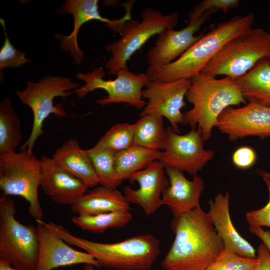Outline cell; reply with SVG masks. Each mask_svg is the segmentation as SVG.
I'll list each match as a JSON object with an SVG mask.
<instances>
[{"mask_svg":"<svg viewBox=\"0 0 270 270\" xmlns=\"http://www.w3.org/2000/svg\"><path fill=\"white\" fill-rule=\"evenodd\" d=\"M170 226L174 238L161 262L164 270H206L224 249L200 206L174 216Z\"/></svg>","mask_w":270,"mask_h":270,"instance_id":"6da1fadb","label":"cell"},{"mask_svg":"<svg viewBox=\"0 0 270 270\" xmlns=\"http://www.w3.org/2000/svg\"><path fill=\"white\" fill-rule=\"evenodd\" d=\"M46 226L70 245L90 254L99 268L115 270H150L160 251V242L153 234L137 235L114 243H100L71 234L52 222Z\"/></svg>","mask_w":270,"mask_h":270,"instance_id":"7a4b0ae2","label":"cell"},{"mask_svg":"<svg viewBox=\"0 0 270 270\" xmlns=\"http://www.w3.org/2000/svg\"><path fill=\"white\" fill-rule=\"evenodd\" d=\"M254 20V14L249 13L222 22L203 34L178 58L166 65L149 66L146 74L150 80H190L202 71L227 42L252 28Z\"/></svg>","mask_w":270,"mask_h":270,"instance_id":"3957f363","label":"cell"},{"mask_svg":"<svg viewBox=\"0 0 270 270\" xmlns=\"http://www.w3.org/2000/svg\"><path fill=\"white\" fill-rule=\"evenodd\" d=\"M190 80L186 98L192 107L184 113L185 125L191 129L198 126L206 141L221 114L232 106L246 104V100L235 80L230 77L216 78L200 73Z\"/></svg>","mask_w":270,"mask_h":270,"instance_id":"277c9868","label":"cell"},{"mask_svg":"<svg viewBox=\"0 0 270 270\" xmlns=\"http://www.w3.org/2000/svg\"><path fill=\"white\" fill-rule=\"evenodd\" d=\"M264 58L270 59V33L252 28L227 42L200 73L236 80Z\"/></svg>","mask_w":270,"mask_h":270,"instance_id":"5b68a950","label":"cell"},{"mask_svg":"<svg viewBox=\"0 0 270 270\" xmlns=\"http://www.w3.org/2000/svg\"><path fill=\"white\" fill-rule=\"evenodd\" d=\"M26 83V88L22 91H16V94L22 104L32 110L33 122L30 136L20 150L32 155L36 140L44 134L42 130L44 120L52 114L60 117L68 116L61 104L54 106V98L60 96L64 99L80 86L70 78L52 76H44L38 82L28 81Z\"/></svg>","mask_w":270,"mask_h":270,"instance_id":"8992f818","label":"cell"},{"mask_svg":"<svg viewBox=\"0 0 270 270\" xmlns=\"http://www.w3.org/2000/svg\"><path fill=\"white\" fill-rule=\"evenodd\" d=\"M140 17V21L132 18L126 20L121 38L106 46V50L111 54L105 65L110 74L116 75L120 70L127 68L128 61L150 38L166 29L174 28L178 20L176 12L164 15L150 7L144 8Z\"/></svg>","mask_w":270,"mask_h":270,"instance_id":"52a82bcc","label":"cell"},{"mask_svg":"<svg viewBox=\"0 0 270 270\" xmlns=\"http://www.w3.org/2000/svg\"><path fill=\"white\" fill-rule=\"evenodd\" d=\"M14 201L0 198V259L20 270H36L38 254L36 227L26 226L16 218Z\"/></svg>","mask_w":270,"mask_h":270,"instance_id":"ba28073f","label":"cell"},{"mask_svg":"<svg viewBox=\"0 0 270 270\" xmlns=\"http://www.w3.org/2000/svg\"><path fill=\"white\" fill-rule=\"evenodd\" d=\"M41 162L24 151L0 154V189L2 195L16 196L29 204V214L42 220L44 212L39 200Z\"/></svg>","mask_w":270,"mask_h":270,"instance_id":"9c48e42d","label":"cell"},{"mask_svg":"<svg viewBox=\"0 0 270 270\" xmlns=\"http://www.w3.org/2000/svg\"><path fill=\"white\" fill-rule=\"evenodd\" d=\"M114 80H106V73L102 67H95L92 72H78L76 78L84 82L74 90L79 98L84 97L90 92L97 89L106 90L108 95L106 98L96 100L102 106L114 103L124 102L128 106L142 110L146 102L143 100L142 92L150 81L146 74H136L127 68L120 70Z\"/></svg>","mask_w":270,"mask_h":270,"instance_id":"30bf717a","label":"cell"},{"mask_svg":"<svg viewBox=\"0 0 270 270\" xmlns=\"http://www.w3.org/2000/svg\"><path fill=\"white\" fill-rule=\"evenodd\" d=\"M166 132L165 148L160 160L165 168L186 172L194 176L214 156L213 150L204 148L202 133L198 128L180 134L168 126Z\"/></svg>","mask_w":270,"mask_h":270,"instance_id":"8fae6325","label":"cell"},{"mask_svg":"<svg viewBox=\"0 0 270 270\" xmlns=\"http://www.w3.org/2000/svg\"><path fill=\"white\" fill-rule=\"evenodd\" d=\"M191 84L190 79L162 82L150 80L143 89V98L148 99L140 116L157 114L170 122L172 128L180 133L178 125L185 124L182 109L186 106L184 98Z\"/></svg>","mask_w":270,"mask_h":270,"instance_id":"7c38bea8","label":"cell"},{"mask_svg":"<svg viewBox=\"0 0 270 270\" xmlns=\"http://www.w3.org/2000/svg\"><path fill=\"white\" fill-rule=\"evenodd\" d=\"M216 127L231 141L270 137V106L248 102L243 106L228 108L218 117Z\"/></svg>","mask_w":270,"mask_h":270,"instance_id":"4fadbf2b","label":"cell"},{"mask_svg":"<svg viewBox=\"0 0 270 270\" xmlns=\"http://www.w3.org/2000/svg\"><path fill=\"white\" fill-rule=\"evenodd\" d=\"M212 14L208 12L200 17L188 16L189 22L184 28L166 29L160 33L154 46L146 52L149 66L166 65L178 58L202 36V34H194Z\"/></svg>","mask_w":270,"mask_h":270,"instance_id":"5bb4252c","label":"cell"},{"mask_svg":"<svg viewBox=\"0 0 270 270\" xmlns=\"http://www.w3.org/2000/svg\"><path fill=\"white\" fill-rule=\"evenodd\" d=\"M38 236V254L36 270H52L63 266L84 264L99 268L90 254L71 248L48 228L42 220H36Z\"/></svg>","mask_w":270,"mask_h":270,"instance_id":"9a60e30c","label":"cell"},{"mask_svg":"<svg viewBox=\"0 0 270 270\" xmlns=\"http://www.w3.org/2000/svg\"><path fill=\"white\" fill-rule=\"evenodd\" d=\"M166 175L162 163L158 160L154 161L128 178L132 183L138 182L139 188L134 190L126 186L124 195L130 204L139 206L149 216L163 206L162 196L169 185Z\"/></svg>","mask_w":270,"mask_h":270,"instance_id":"2e32d148","label":"cell"},{"mask_svg":"<svg viewBox=\"0 0 270 270\" xmlns=\"http://www.w3.org/2000/svg\"><path fill=\"white\" fill-rule=\"evenodd\" d=\"M41 162L40 186L54 202L72 206L88 187L52 158L44 156Z\"/></svg>","mask_w":270,"mask_h":270,"instance_id":"e0dca14e","label":"cell"},{"mask_svg":"<svg viewBox=\"0 0 270 270\" xmlns=\"http://www.w3.org/2000/svg\"><path fill=\"white\" fill-rule=\"evenodd\" d=\"M169 185L162 193V205L166 206L173 216L188 212L200 206V198L204 190L202 178L198 175L188 180L183 172L165 168Z\"/></svg>","mask_w":270,"mask_h":270,"instance_id":"ac0fdd59","label":"cell"},{"mask_svg":"<svg viewBox=\"0 0 270 270\" xmlns=\"http://www.w3.org/2000/svg\"><path fill=\"white\" fill-rule=\"evenodd\" d=\"M230 195L218 193L214 200H209L208 214L217 234L224 242V248L240 256L256 258L254 246L238 232L232 221L230 214Z\"/></svg>","mask_w":270,"mask_h":270,"instance_id":"d6986e66","label":"cell"},{"mask_svg":"<svg viewBox=\"0 0 270 270\" xmlns=\"http://www.w3.org/2000/svg\"><path fill=\"white\" fill-rule=\"evenodd\" d=\"M98 0H66L56 12L60 14H70L74 18V28L70 34H57L55 37L60 40V47L70 55L78 65L82 64L84 56L78 42V32L82 26L92 20L105 22L107 25L112 20L102 17L98 10Z\"/></svg>","mask_w":270,"mask_h":270,"instance_id":"ffe728a7","label":"cell"},{"mask_svg":"<svg viewBox=\"0 0 270 270\" xmlns=\"http://www.w3.org/2000/svg\"><path fill=\"white\" fill-rule=\"evenodd\" d=\"M130 203L120 191L100 185L86 192L71 206L72 212L78 215L130 211Z\"/></svg>","mask_w":270,"mask_h":270,"instance_id":"44dd1931","label":"cell"},{"mask_svg":"<svg viewBox=\"0 0 270 270\" xmlns=\"http://www.w3.org/2000/svg\"><path fill=\"white\" fill-rule=\"evenodd\" d=\"M52 158L88 187L94 188L98 180L90 159L77 139L70 138L56 149Z\"/></svg>","mask_w":270,"mask_h":270,"instance_id":"7402d4cb","label":"cell"},{"mask_svg":"<svg viewBox=\"0 0 270 270\" xmlns=\"http://www.w3.org/2000/svg\"><path fill=\"white\" fill-rule=\"evenodd\" d=\"M235 82L246 101L270 106V62L268 58L260 60Z\"/></svg>","mask_w":270,"mask_h":270,"instance_id":"603a6c76","label":"cell"},{"mask_svg":"<svg viewBox=\"0 0 270 270\" xmlns=\"http://www.w3.org/2000/svg\"><path fill=\"white\" fill-rule=\"evenodd\" d=\"M162 154L160 150L136 145L116 152L115 166L120 178L122 180H128L134 174L144 169L152 162L160 160Z\"/></svg>","mask_w":270,"mask_h":270,"instance_id":"cb8c5ba5","label":"cell"},{"mask_svg":"<svg viewBox=\"0 0 270 270\" xmlns=\"http://www.w3.org/2000/svg\"><path fill=\"white\" fill-rule=\"evenodd\" d=\"M134 124V145L148 148L164 150L166 142L163 117L157 114L140 116Z\"/></svg>","mask_w":270,"mask_h":270,"instance_id":"d4e9b609","label":"cell"},{"mask_svg":"<svg viewBox=\"0 0 270 270\" xmlns=\"http://www.w3.org/2000/svg\"><path fill=\"white\" fill-rule=\"evenodd\" d=\"M12 103L10 97L0 102V154L16 152L22 140L20 118Z\"/></svg>","mask_w":270,"mask_h":270,"instance_id":"484cf974","label":"cell"},{"mask_svg":"<svg viewBox=\"0 0 270 270\" xmlns=\"http://www.w3.org/2000/svg\"><path fill=\"white\" fill-rule=\"evenodd\" d=\"M132 218L130 211L120 210L94 215H78L71 220L79 228L94 233L126 226Z\"/></svg>","mask_w":270,"mask_h":270,"instance_id":"4316f807","label":"cell"},{"mask_svg":"<svg viewBox=\"0 0 270 270\" xmlns=\"http://www.w3.org/2000/svg\"><path fill=\"white\" fill-rule=\"evenodd\" d=\"M100 186L116 189L122 183L116 168L115 154L107 149L86 150Z\"/></svg>","mask_w":270,"mask_h":270,"instance_id":"83f0119b","label":"cell"},{"mask_svg":"<svg viewBox=\"0 0 270 270\" xmlns=\"http://www.w3.org/2000/svg\"><path fill=\"white\" fill-rule=\"evenodd\" d=\"M134 145V124L118 123L112 126L92 148L107 149L115 152Z\"/></svg>","mask_w":270,"mask_h":270,"instance_id":"f1b7e54d","label":"cell"},{"mask_svg":"<svg viewBox=\"0 0 270 270\" xmlns=\"http://www.w3.org/2000/svg\"><path fill=\"white\" fill-rule=\"evenodd\" d=\"M258 262L257 258L242 256L224 248L206 270H254Z\"/></svg>","mask_w":270,"mask_h":270,"instance_id":"f546056e","label":"cell"},{"mask_svg":"<svg viewBox=\"0 0 270 270\" xmlns=\"http://www.w3.org/2000/svg\"><path fill=\"white\" fill-rule=\"evenodd\" d=\"M0 23L4 33V42L0 50V80L4 78L2 71L4 68H20L24 66L30 60L26 58V53L16 49L9 40L6 30L5 21L0 18Z\"/></svg>","mask_w":270,"mask_h":270,"instance_id":"4dcf8cb0","label":"cell"},{"mask_svg":"<svg viewBox=\"0 0 270 270\" xmlns=\"http://www.w3.org/2000/svg\"><path fill=\"white\" fill-rule=\"evenodd\" d=\"M239 4L238 0H204L196 4L188 14L200 16L208 12L212 14L219 10L226 12L236 8Z\"/></svg>","mask_w":270,"mask_h":270,"instance_id":"1f68e13d","label":"cell"},{"mask_svg":"<svg viewBox=\"0 0 270 270\" xmlns=\"http://www.w3.org/2000/svg\"><path fill=\"white\" fill-rule=\"evenodd\" d=\"M262 179L268 190V201L264 206L248 212L246 214V218L250 226H267L270 228V181L266 178Z\"/></svg>","mask_w":270,"mask_h":270,"instance_id":"d6a6232c","label":"cell"},{"mask_svg":"<svg viewBox=\"0 0 270 270\" xmlns=\"http://www.w3.org/2000/svg\"><path fill=\"white\" fill-rule=\"evenodd\" d=\"M256 154L250 146H242L238 148L232 154V160L234 166L242 170L252 167L256 162Z\"/></svg>","mask_w":270,"mask_h":270,"instance_id":"836d02e7","label":"cell"},{"mask_svg":"<svg viewBox=\"0 0 270 270\" xmlns=\"http://www.w3.org/2000/svg\"><path fill=\"white\" fill-rule=\"evenodd\" d=\"M256 258L258 262L254 270H270V253L263 242L258 248Z\"/></svg>","mask_w":270,"mask_h":270,"instance_id":"e575fe53","label":"cell"},{"mask_svg":"<svg viewBox=\"0 0 270 270\" xmlns=\"http://www.w3.org/2000/svg\"><path fill=\"white\" fill-rule=\"evenodd\" d=\"M250 232L258 237L267 247L270 253V232L262 227L249 226Z\"/></svg>","mask_w":270,"mask_h":270,"instance_id":"d590c367","label":"cell"},{"mask_svg":"<svg viewBox=\"0 0 270 270\" xmlns=\"http://www.w3.org/2000/svg\"><path fill=\"white\" fill-rule=\"evenodd\" d=\"M0 270H20L14 267L8 261L0 259Z\"/></svg>","mask_w":270,"mask_h":270,"instance_id":"8d00e7d4","label":"cell"},{"mask_svg":"<svg viewBox=\"0 0 270 270\" xmlns=\"http://www.w3.org/2000/svg\"><path fill=\"white\" fill-rule=\"evenodd\" d=\"M258 174L262 177V178H266L270 181V172L261 170H258Z\"/></svg>","mask_w":270,"mask_h":270,"instance_id":"74e56055","label":"cell"},{"mask_svg":"<svg viewBox=\"0 0 270 270\" xmlns=\"http://www.w3.org/2000/svg\"><path fill=\"white\" fill-rule=\"evenodd\" d=\"M94 266L91 264H85L84 266V270H96L94 268Z\"/></svg>","mask_w":270,"mask_h":270,"instance_id":"f35d334b","label":"cell"},{"mask_svg":"<svg viewBox=\"0 0 270 270\" xmlns=\"http://www.w3.org/2000/svg\"><path fill=\"white\" fill-rule=\"evenodd\" d=\"M269 60H270V59H269Z\"/></svg>","mask_w":270,"mask_h":270,"instance_id":"ab89813d","label":"cell"}]
</instances>
